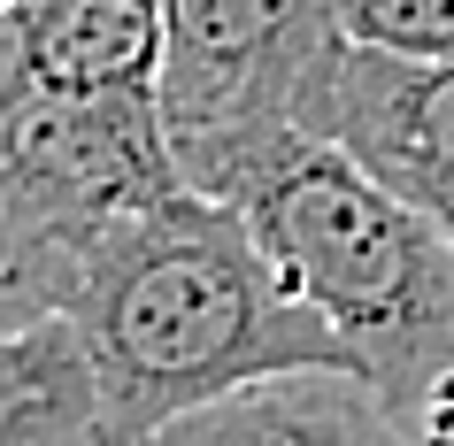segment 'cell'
I'll return each instance as SVG.
<instances>
[{
	"label": "cell",
	"mask_w": 454,
	"mask_h": 446,
	"mask_svg": "<svg viewBox=\"0 0 454 446\" xmlns=\"http://www.w3.org/2000/svg\"><path fill=\"white\" fill-rule=\"evenodd\" d=\"M332 31L362 54L454 62V0H324Z\"/></svg>",
	"instance_id": "cell-10"
},
{
	"label": "cell",
	"mask_w": 454,
	"mask_h": 446,
	"mask_svg": "<svg viewBox=\"0 0 454 446\" xmlns=\"http://www.w3.org/2000/svg\"><path fill=\"white\" fill-rule=\"evenodd\" d=\"M24 54L47 93H139L162 85V0H24Z\"/></svg>",
	"instance_id": "cell-7"
},
{
	"label": "cell",
	"mask_w": 454,
	"mask_h": 446,
	"mask_svg": "<svg viewBox=\"0 0 454 446\" xmlns=\"http://www.w3.org/2000/svg\"><path fill=\"white\" fill-rule=\"evenodd\" d=\"M324 139L454 239V62L347 47L324 100Z\"/></svg>",
	"instance_id": "cell-5"
},
{
	"label": "cell",
	"mask_w": 454,
	"mask_h": 446,
	"mask_svg": "<svg viewBox=\"0 0 454 446\" xmlns=\"http://www.w3.org/2000/svg\"><path fill=\"white\" fill-rule=\"evenodd\" d=\"M85 239H70L54 215H39L24 192L0 185V324H39L70 316Z\"/></svg>",
	"instance_id": "cell-9"
},
{
	"label": "cell",
	"mask_w": 454,
	"mask_h": 446,
	"mask_svg": "<svg viewBox=\"0 0 454 446\" xmlns=\"http://www.w3.org/2000/svg\"><path fill=\"white\" fill-rule=\"evenodd\" d=\"M16 16H24V0H0V24H16Z\"/></svg>",
	"instance_id": "cell-12"
},
{
	"label": "cell",
	"mask_w": 454,
	"mask_h": 446,
	"mask_svg": "<svg viewBox=\"0 0 454 446\" xmlns=\"http://www.w3.org/2000/svg\"><path fill=\"white\" fill-rule=\"evenodd\" d=\"M231 208L393 408L454 362V239L378 185L347 146L301 139Z\"/></svg>",
	"instance_id": "cell-2"
},
{
	"label": "cell",
	"mask_w": 454,
	"mask_h": 446,
	"mask_svg": "<svg viewBox=\"0 0 454 446\" xmlns=\"http://www.w3.org/2000/svg\"><path fill=\"white\" fill-rule=\"evenodd\" d=\"M70 324L93 354L100 446H146L262 377L347 362L332 324L278 278L254 223L192 185L93 231Z\"/></svg>",
	"instance_id": "cell-1"
},
{
	"label": "cell",
	"mask_w": 454,
	"mask_h": 446,
	"mask_svg": "<svg viewBox=\"0 0 454 446\" xmlns=\"http://www.w3.org/2000/svg\"><path fill=\"white\" fill-rule=\"evenodd\" d=\"M146 446H416V431L362 370L324 362V370L262 377L200 416L169 423Z\"/></svg>",
	"instance_id": "cell-6"
},
{
	"label": "cell",
	"mask_w": 454,
	"mask_h": 446,
	"mask_svg": "<svg viewBox=\"0 0 454 446\" xmlns=\"http://www.w3.org/2000/svg\"><path fill=\"white\" fill-rule=\"evenodd\" d=\"M31 93H39V77H31L24 31H16V24H0V162H8V139H16V123H24Z\"/></svg>",
	"instance_id": "cell-11"
},
{
	"label": "cell",
	"mask_w": 454,
	"mask_h": 446,
	"mask_svg": "<svg viewBox=\"0 0 454 446\" xmlns=\"http://www.w3.org/2000/svg\"><path fill=\"white\" fill-rule=\"evenodd\" d=\"M0 185L24 192L39 215H54L70 239L93 246L116 215H139L169 192H185L177 154H169L162 108L139 93H31Z\"/></svg>",
	"instance_id": "cell-4"
},
{
	"label": "cell",
	"mask_w": 454,
	"mask_h": 446,
	"mask_svg": "<svg viewBox=\"0 0 454 446\" xmlns=\"http://www.w3.org/2000/svg\"><path fill=\"white\" fill-rule=\"evenodd\" d=\"M0 446H100L93 354L70 316L0 324Z\"/></svg>",
	"instance_id": "cell-8"
},
{
	"label": "cell",
	"mask_w": 454,
	"mask_h": 446,
	"mask_svg": "<svg viewBox=\"0 0 454 446\" xmlns=\"http://www.w3.org/2000/svg\"><path fill=\"white\" fill-rule=\"evenodd\" d=\"M162 108L177 177L208 200H239L278 154L324 139L347 39L324 0H162Z\"/></svg>",
	"instance_id": "cell-3"
}]
</instances>
